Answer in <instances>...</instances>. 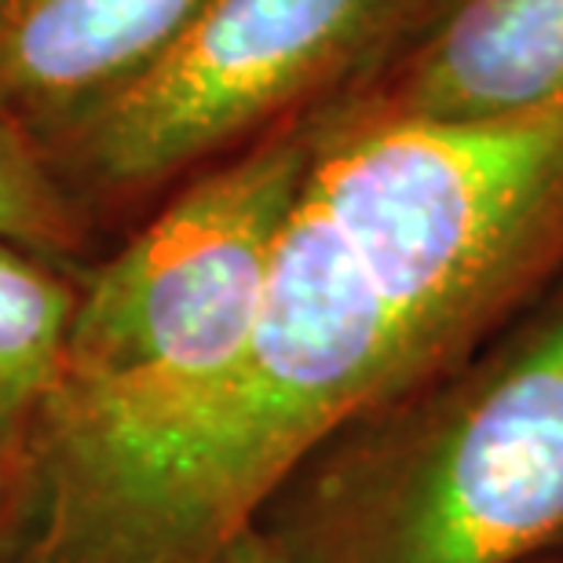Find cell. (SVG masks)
I'll return each instance as SVG.
<instances>
[{
  "instance_id": "1",
  "label": "cell",
  "mask_w": 563,
  "mask_h": 563,
  "mask_svg": "<svg viewBox=\"0 0 563 563\" xmlns=\"http://www.w3.org/2000/svg\"><path fill=\"white\" fill-rule=\"evenodd\" d=\"M289 563H520L563 542V308L330 435L256 520Z\"/></svg>"
},
{
  "instance_id": "2",
  "label": "cell",
  "mask_w": 563,
  "mask_h": 563,
  "mask_svg": "<svg viewBox=\"0 0 563 563\" xmlns=\"http://www.w3.org/2000/svg\"><path fill=\"white\" fill-rule=\"evenodd\" d=\"M314 146L319 136L292 129L198 176L81 282L59 377L33 421L41 446H114L228 377Z\"/></svg>"
},
{
  "instance_id": "3",
  "label": "cell",
  "mask_w": 563,
  "mask_h": 563,
  "mask_svg": "<svg viewBox=\"0 0 563 563\" xmlns=\"http://www.w3.org/2000/svg\"><path fill=\"white\" fill-rule=\"evenodd\" d=\"M308 187L446 369L563 195V99L501 121L391 110L319 136Z\"/></svg>"
},
{
  "instance_id": "4",
  "label": "cell",
  "mask_w": 563,
  "mask_h": 563,
  "mask_svg": "<svg viewBox=\"0 0 563 563\" xmlns=\"http://www.w3.org/2000/svg\"><path fill=\"white\" fill-rule=\"evenodd\" d=\"M418 0H212L151 70L44 143L70 187L165 184L347 70Z\"/></svg>"
},
{
  "instance_id": "5",
  "label": "cell",
  "mask_w": 563,
  "mask_h": 563,
  "mask_svg": "<svg viewBox=\"0 0 563 563\" xmlns=\"http://www.w3.org/2000/svg\"><path fill=\"white\" fill-rule=\"evenodd\" d=\"M212 0H8L0 107L41 146L162 59Z\"/></svg>"
},
{
  "instance_id": "6",
  "label": "cell",
  "mask_w": 563,
  "mask_h": 563,
  "mask_svg": "<svg viewBox=\"0 0 563 563\" xmlns=\"http://www.w3.org/2000/svg\"><path fill=\"white\" fill-rule=\"evenodd\" d=\"M563 99V0H461L418 52L399 114L501 121Z\"/></svg>"
},
{
  "instance_id": "7",
  "label": "cell",
  "mask_w": 563,
  "mask_h": 563,
  "mask_svg": "<svg viewBox=\"0 0 563 563\" xmlns=\"http://www.w3.org/2000/svg\"><path fill=\"white\" fill-rule=\"evenodd\" d=\"M81 282L0 239V454L19 457L59 377Z\"/></svg>"
},
{
  "instance_id": "8",
  "label": "cell",
  "mask_w": 563,
  "mask_h": 563,
  "mask_svg": "<svg viewBox=\"0 0 563 563\" xmlns=\"http://www.w3.org/2000/svg\"><path fill=\"white\" fill-rule=\"evenodd\" d=\"M0 239L44 261H66L88 242L81 201L55 173L41 140L4 107H0Z\"/></svg>"
},
{
  "instance_id": "9",
  "label": "cell",
  "mask_w": 563,
  "mask_h": 563,
  "mask_svg": "<svg viewBox=\"0 0 563 563\" xmlns=\"http://www.w3.org/2000/svg\"><path fill=\"white\" fill-rule=\"evenodd\" d=\"M217 563H289V556L282 553L278 542L261 527H250V531H242L234 542L228 545V553H223Z\"/></svg>"
},
{
  "instance_id": "10",
  "label": "cell",
  "mask_w": 563,
  "mask_h": 563,
  "mask_svg": "<svg viewBox=\"0 0 563 563\" xmlns=\"http://www.w3.org/2000/svg\"><path fill=\"white\" fill-rule=\"evenodd\" d=\"M15 501H19V457L0 454V563L8 560L11 527H15Z\"/></svg>"
},
{
  "instance_id": "11",
  "label": "cell",
  "mask_w": 563,
  "mask_h": 563,
  "mask_svg": "<svg viewBox=\"0 0 563 563\" xmlns=\"http://www.w3.org/2000/svg\"><path fill=\"white\" fill-rule=\"evenodd\" d=\"M556 563H563V542H560V556H556Z\"/></svg>"
},
{
  "instance_id": "12",
  "label": "cell",
  "mask_w": 563,
  "mask_h": 563,
  "mask_svg": "<svg viewBox=\"0 0 563 563\" xmlns=\"http://www.w3.org/2000/svg\"><path fill=\"white\" fill-rule=\"evenodd\" d=\"M4 4H8V0H0V8H4Z\"/></svg>"
}]
</instances>
